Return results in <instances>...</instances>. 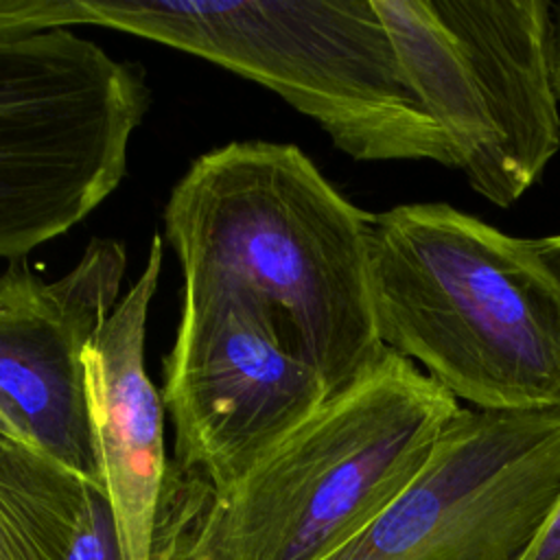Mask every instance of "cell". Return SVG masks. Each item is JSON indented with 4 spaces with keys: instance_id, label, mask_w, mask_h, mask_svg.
Returning a JSON list of instances; mask_svg holds the SVG:
<instances>
[{
    "instance_id": "obj_1",
    "label": "cell",
    "mask_w": 560,
    "mask_h": 560,
    "mask_svg": "<svg viewBox=\"0 0 560 560\" xmlns=\"http://www.w3.org/2000/svg\"><path fill=\"white\" fill-rule=\"evenodd\" d=\"M370 217L300 147L267 140L201 153L164 206L184 282L232 284L267 304L328 396L387 350L374 322Z\"/></svg>"
},
{
    "instance_id": "obj_2",
    "label": "cell",
    "mask_w": 560,
    "mask_h": 560,
    "mask_svg": "<svg viewBox=\"0 0 560 560\" xmlns=\"http://www.w3.org/2000/svg\"><path fill=\"white\" fill-rule=\"evenodd\" d=\"M107 26L276 92L361 162L457 168L372 0H0V33Z\"/></svg>"
},
{
    "instance_id": "obj_3",
    "label": "cell",
    "mask_w": 560,
    "mask_h": 560,
    "mask_svg": "<svg viewBox=\"0 0 560 560\" xmlns=\"http://www.w3.org/2000/svg\"><path fill=\"white\" fill-rule=\"evenodd\" d=\"M370 278L381 343L457 402L560 411V280L534 238L400 203L370 217Z\"/></svg>"
},
{
    "instance_id": "obj_4",
    "label": "cell",
    "mask_w": 560,
    "mask_h": 560,
    "mask_svg": "<svg viewBox=\"0 0 560 560\" xmlns=\"http://www.w3.org/2000/svg\"><path fill=\"white\" fill-rule=\"evenodd\" d=\"M462 405L385 350L225 488L186 472L184 560H315L418 475Z\"/></svg>"
},
{
    "instance_id": "obj_5",
    "label": "cell",
    "mask_w": 560,
    "mask_h": 560,
    "mask_svg": "<svg viewBox=\"0 0 560 560\" xmlns=\"http://www.w3.org/2000/svg\"><path fill=\"white\" fill-rule=\"evenodd\" d=\"M149 101L138 63L70 28L0 33V258L22 260L118 188Z\"/></svg>"
},
{
    "instance_id": "obj_6",
    "label": "cell",
    "mask_w": 560,
    "mask_h": 560,
    "mask_svg": "<svg viewBox=\"0 0 560 560\" xmlns=\"http://www.w3.org/2000/svg\"><path fill=\"white\" fill-rule=\"evenodd\" d=\"M468 186L508 208L560 149L549 0H372Z\"/></svg>"
},
{
    "instance_id": "obj_7",
    "label": "cell",
    "mask_w": 560,
    "mask_h": 560,
    "mask_svg": "<svg viewBox=\"0 0 560 560\" xmlns=\"http://www.w3.org/2000/svg\"><path fill=\"white\" fill-rule=\"evenodd\" d=\"M560 494V411L459 407L418 475L315 560H521Z\"/></svg>"
},
{
    "instance_id": "obj_8",
    "label": "cell",
    "mask_w": 560,
    "mask_h": 560,
    "mask_svg": "<svg viewBox=\"0 0 560 560\" xmlns=\"http://www.w3.org/2000/svg\"><path fill=\"white\" fill-rule=\"evenodd\" d=\"M160 396L171 459L212 488L238 479L330 398L269 306L221 282H184Z\"/></svg>"
},
{
    "instance_id": "obj_9",
    "label": "cell",
    "mask_w": 560,
    "mask_h": 560,
    "mask_svg": "<svg viewBox=\"0 0 560 560\" xmlns=\"http://www.w3.org/2000/svg\"><path fill=\"white\" fill-rule=\"evenodd\" d=\"M125 267L118 241L92 238L55 280L22 260L0 273V409L9 438L98 486L83 350L120 300Z\"/></svg>"
},
{
    "instance_id": "obj_10",
    "label": "cell",
    "mask_w": 560,
    "mask_h": 560,
    "mask_svg": "<svg viewBox=\"0 0 560 560\" xmlns=\"http://www.w3.org/2000/svg\"><path fill=\"white\" fill-rule=\"evenodd\" d=\"M164 262L153 234L142 271L83 350L85 405L101 486L122 560H153V534L168 475L164 405L144 372V339Z\"/></svg>"
},
{
    "instance_id": "obj_11",
    "label": "cell",
    "mask_w": 560,
    "mask_h": 560,
    "mask_svg": "<svg viewBox=\"0 0 560 560\" xmlns=\"http://www.w3.org/2000/svg\"><path fill=\"white\" fill-rule=\"evenodd\" d=\"M0 501L39 560H122L103 486L2 433Z\"/></svg>"
},
{
    "instance_id": "obj_12",
    "label": "cell",
    "mask_w": 560,
    "mask_h": 560,
    "mask_svg": "<svg viewBox=\"0 0 560 560\" xmlns=\"http://www.w3.org/2000/svg\"><path fill=\"white\" fill-rule=\"evenodd\" d=\"M521 560H560V494L556 497Z\"/></svg>"
},
{
    "instance_id": "obj_13",
    "label": "cell",
    "mask_w": 560,
    "mask_h": 560,
    "mask_svg": "<svg viewBox=\"0 0 560 560\" xmlns=\"http://www.w3.org/2000/svg\"><path fill=\"white\" fill-rule=\"evenodd\" d=\"M0 560H39L31 542L0 501Z\"/></svg>"
},
{
    "instance_id": "obj_14",
    "label": "cell",
    "mask_w": 560,
    "mask_h": 560,
    "mask_svg": "<svg viewBox=\"0 0 560 560\" xmlns=\"http://www.w3.org/2000/svg\"><path fill=\"white\" fill-rule=\"evenodd\" d=\"M549 63L553 90L560 101V0H549Z\"/></svg>"
},
{
    "instance_id": "obj_15",
    "label": "cell",
    "mask_w": 560,
    "mask_h": 560,
    "mask_svg": "<svg viewBox=\"0 0 560 560\" xmlns=\"http://www.w3.org/2000/svg\"><path fill=\"white\" fill-rule=\"evenodd\" d=\"M534 247L542 262L551 269V273L560 280V234L545 236V238H534Z\"/></svg>"
}]
</instances>
